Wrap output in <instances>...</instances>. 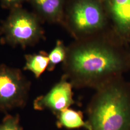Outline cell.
<instances>
[{"label": "cell", "instance_id": "6da1fadb", "mask_svg": "<svg viewBox=\"0 0 130 130\" xmlns=\"http://www.w3.org/2000/svg\"><path fill=\"white\" fill-rule=\"evenodd\" d=\"M64 76L73 87L96 90L122 76L130 63L111 45L92 42L73 47L63 62Z\"/></svg>", "mask_w": 130, "mask_h": 130}, {"label": "cell", "instance_id": "7a4b0ae2", "mask_svg": "<svg viewBox=\"0 0 130 130\" xmlns=\"http://www.w3.org/2000/svg\"><path fill=\"white\" fill-rule=\"evenodd\" d=\"M87 112L91 130H130V84L121 76L98 89Z\"/></svg>", "mask_w": 130, "mask_h": 130}, {"label": "cell", "instance_id": "3957f363", "mask_svg": "<svg viewBox=\"0 0 130 130\" xmlns=\"http://www.w3.org/2000/svg\"><path fill=\"white\" fill-rule=\"evenodd\" d=\"M1 32L5 43L22 48L34 44L42 36L37 18L20 7L12 9Z\"/></svg>", "mask_w": 130, "mask_h": 130}, {"label": "cell", "instance_id": "277c9868", "mask_svg": "<svg viewBox=\"0 0 130 130\" xmlns=\"http://www.w3.org/2000/svg\"><path fill=\"white\" fill-rule=\"evenodd\" d=\"M30 89V82L20 70L0 65V111L24 107Z\"/></svg>", "mask_w": 130, "mask_h": 130}, {"label": "cell", "instance_id": "5b68a950", "mask_svg": "<svg viewBox=\"0 0 130 130\" xmlns=\"http://www.w3.org/2000/svg\"><path fill=\"white\" fill-rule=\"evenodd\" d=\"M73 86L62 76L60 80L45 94L36 98L34 108L38 110L49 109L57 115L59 112L75 104Z\"/></svg>", "mask_w": 130, "mask_h": 130}, {"label": "cell", "instance_id": "8992f818", "mask_svg": "<svg viewBox=\"0 0 130 130\" xmlns=\"http://www.w3.org/2000/svg\"><path fill=\"white\" fill-rule=\"evenodd\" d=\"M72 15L75 27L81 31L98 28L103 22L102 10L98 4L90 0H82L77 3Z\"/></svg>", "mask_w": 130, "mask_h": 130}, {"label": "cell", "instance_id": "52a82bcc", "mask_svg": "<svg viewBox=\"0 0 130 130\" xmlns=\"http://www.w3.org/2000/svg\"><path fill=\"white\" fill-rule=\"evenodd\" d=\"M110 9L119 29L130 32V0H110Z\"/></svg>", "mask_w": 130, "mask_h": 130}, {"label": "cell", "instance_id": "ba28073f", "mask_svg": "<svg viewBox=\"0 0 130 130\" xmlns=\"http://www.w3.org/2000/svg\"><path fill=\"white\" fill-rule=\"evenodd\" d=\"M56 124L59 128H65L68 129L84 128L91 130L87 121L84 120L83 112L70 108H66L59 112L57 115Z\"/></svg>", "mask_w": 130, "mask_h": 130}, {"label": "cell", "instance_id": "9c48e42d", "mask_svg": "<svg viewBox=\"0 0 130 130\" xmlns=\"http://www.w3.org/2000/svg\"><path fill=\"white\" fill-rule=\"evenodd\" d=\"M25 58L26 63L24 70L31 71L36 78L40 77L47 69L49 63V56L44 52L27 55Z\"/></svg>", "mask_w": 130, "mask_h": 130}, {"label": "cell", "instance_id": "30bf717a", "mask_svg": "<svg viewBox=\"0 0 130 130\" xmlns=\"http://www.w3.org/2000/svg\"><path fill=\"white\" fill-rule=\"evenodd\" d=\"M38 11L44 16L55 19L60 14L62 8L61 0H30Z\"/></svg>", "mask_w": 130, "mask_h": 130}, {"label": "cell", "instance_id": "8fae6325", "mask_svg": "<svg viewBox=\"0 0 130 130\" xmlns=\"http://www.w3.org/2000/svg\"><path fill=\"white\" fill-rule=\"evenodd\" d=\"M67 50L63 42L57 41L56 46L52 50L49 56V63L47 70L49 71L54 70L57 64L65 61L67 56Z\"/></svg>", "mask_w": 130, "mask_h": 130}, {"label": "cell", "instance_id": "7c38bea8", "mask_svg": "<svg viewBox=\"0 0 130 130\" xmlns=\"http://www.w3.org/2000/svg\"><path fill=\"white\" fill-rule=\"evenodd\" d=\"M0 130H23L19 124V115H7L0 124Z\"/></svg>", "mask_w": 130, "mask_h": 130}, {"label": "cell", "instance_id": "4fadbf2b", "mask_svg": "<svg viewBox=\"0 0 130 130\" xmlns=\"http://www.w3.org/2000/svg\"><path fill=\"white\" fill-rule=\"evenodd\" d=\"M25 0H1L3 5L12 9L20 7V5Z\"/></svg>", "mask_w": 130, "mask_h": 130}]
</instances>
